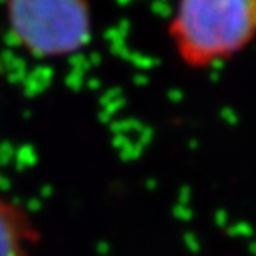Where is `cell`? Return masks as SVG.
<instances>
[{
  "label": "cell",
  "instance_id": "7a4b0ae2",
  "mask_svg": "<svg viewBox=\"0 0 256 256\" xmlns=\"http://www.w3.org/2000/svg\"><path fill=\"white\" fill-rule=\"evenodd\" d=\"M8 20L16 41L40 57L75 52L89 34L84 0H9Z\"/></svg>",
  "mask_w": 256,
  "mask_h": 256
},
{
  "label": "cell",
  "instance_id": "6da1fadb",
  "mask_svg": "<svg viewBox=\"0 0 256 256\" xmlns=\"http://www.w3.org/2000/svg\"><path fill=\"white\" fill-rule=\"evenodd\" d=\"M256 32V0H182L174 38L187 59H222Z\"/></svg>",
  "mask_w": 256,
  "mask_h": 256
},
{
  "label": "cell",
  "instance_id": "3957f363",
  "mask_svg": "<svg viewBox=\"0 0 256 256\" xmlns=\"http://www.w3.org/2000/svg\"><path fill=\"white\" fill-rule=\"evenodd\" d=\"M36 240L27 212L0 192V256H30Z\"/></svg>",
  "mask_w": 256,
  "mask_h": 256
}]
</instances>
